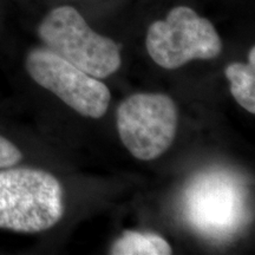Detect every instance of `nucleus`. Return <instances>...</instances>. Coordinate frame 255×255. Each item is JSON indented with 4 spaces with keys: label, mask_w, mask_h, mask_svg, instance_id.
<instances>
[{
    "label": "nucleus",
    "mask_w": 255,
    "mask_h": 255,
    "mask_svg": "<svg viewBox=\"0 0 255 255\" xmlns=\"http://www.w3.org/2000/svg\"><path fill=\"white\" fill-rule=\"evenodd\" d=\"M184 213L200 234L210 239L231 237L246 218L242 188L228 174H202L186 191Z\"/></svg>",
    "instance_id": "5"
},
{
    "label": "nucleus",
    "mask_w": 255,
    "mask_h": 255,
    "mask_svg": "<svg viewBox=\"0 0 255 255\" xmlns=\"http://www.w3.org/2000/svg\"><path fill=\"white\" fill-rule=\"evenodd\" d=\"M64 190L52 174L40 169L0 171V228L39 233L55 227L64 215Z\"/></svg>",
    "instance_id": "1"
},
{
    "label": "nucleus",
    "mask_w": 255,
    "mask_h": 255,
    "mask_svg": "<svg viewBox=\"0 0 255 255\" xmlns=\"http://www.w3.org/2000/svg\"><path fill=\"white\" fill-rule=\"evenodd\" d=\"M38 36L46 49L95 78H108L122 64L120 46L92 30L72 6L53 8L39 24Z\"/></svg>",
    "instance_id": "2"
},
{
    "label": "nucleus",
    "mask_w": 255,
    "mask_h": 255,
    "mask_svg": "<svg viewBox=\"0 0 255 255\" xmlns=\"http://www.w3.org/2000/svg\"><path fill=\"white\" fill-rule=\"evenodd\" d=\"M25 65L37 84L55 94L82 116L101 119L107 113L111 98L109 88L51 50H31Z\"/></svg>",
    "instance_id": "6"
},
{
    "label": "nucleus",
    "mask_w": 255,
    "mask_h": 255,
    "mask_svg": "<svg viewBox=\"0 0 255 255\" xmlns=\"http://www.w3.org/2000/svg\"><path fill=\"white\" fill-rule=\"evenodd\" d=\"M145 46L151 59L167 70L194 59H214L222 52L214 25L188 6L174 7L164 20L154 21L146 32Z\"/></svg>",
    "instance_id": "3"
},
{
    "label": "nucleus",
    "mask_w": 255,
    "mask_h": 255,
    "mask_svg": "<svg viewBox=\"0 0 255 255\" xmlns=\"http://www.w3.org/2000/svg\"><path fill=\"white\" fill-rule=\"evenodd\" d=\"M169 242L155 233L126 231L111 246L113 255H170Z\"/></svg>",
    "instance_id": "7"
},
{
    "label": "nucleus",
    "mask_w": 255,
    "mask_h": 255,
    "mask_svg": "<svg viewBox=\"0 0 255 255\" xmlns=\"http://www.w3.org/2000/svg\"><path fill=\"white\" fill-rule=\"evenodd\" d=\"M248 64L251 66L255 68V47L252 46V49L250 50V53H248Z\"/></svg>",
    "instance_id": "10"
},
{
    "label": "nucleus",
    "mask_w": 255,
    "mask_h": 255,
    "mask_svg": "<svg viewBox=\"0 0 255 255\" xmlns=\"http://www.w3.org/2000/svg\"><path fill=\"white\" fill-rule=\"evenodd\" d=\"M177 108L164 94H135L116 110L121 141L133 157L151 161L173 144L177 131Z\"/></svg>",
    "instance_id": "4"
},
{
    "label": "nucleus",
    "mask_w": 255,
    "mask_h": 255,
    "mask_svg": "<svg viewBox=\"0 0 255 255\" xmlns=\"http://www.w3.org/2000/svg\"><path fill=\"white\" fill-rule=\"evenodd\" d=\"M23 154L13 143L0 135V168H8L21 161Z\"/></svg>",
    "instance_id": "9"
},
{
    "label": "nucleus",
    "mask_w": 255,
    "mask_h": 255,
    "mask_svg": "<svg viewBox=\"0 0 255 255\" xmlns=\"http://www.w3.org/2000/svg\"><path fill=\"white\" fill-rule=\"evenodd\" d=\"M225 75L235 101L248 113L255 114V68L250 64L232 63L226 68Z\"/></svg>",
    "instance_id": "8"
}]
</instances>
